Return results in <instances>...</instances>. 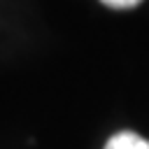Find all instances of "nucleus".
<instances>
[{
	"label": "nucleus",
	"instance_id": "nucleus-1",
	"mask_svg": "<svg viewBox=\"0 0 149 149\" xmlns=\"http://www.w3.org/2000/svg\"><path fill=\"white\" fill-rule=\"evenodd\" d=\"M105 149H149V140H144L133 130H121L107 140Z\"/></svg>",
	"mask_w": 149,
	"mask_h": 149
},
{
	"label": "nucleus",
	"instance_id": "nucleus-2",
	"mask_svg": "<svg viewBox=\"0 0 149 149\" xmlns=\"http://www.w3.org/2000/svg\"><path fill=\"white\" fill-rule=\"evenodd\" d=\"M102 5H107V7H116V9H126V7H135V5H140L142 0H100Z\"/></svg>",
	"mask_w": 149,
	"mask_h": 149
}]
</instances>
